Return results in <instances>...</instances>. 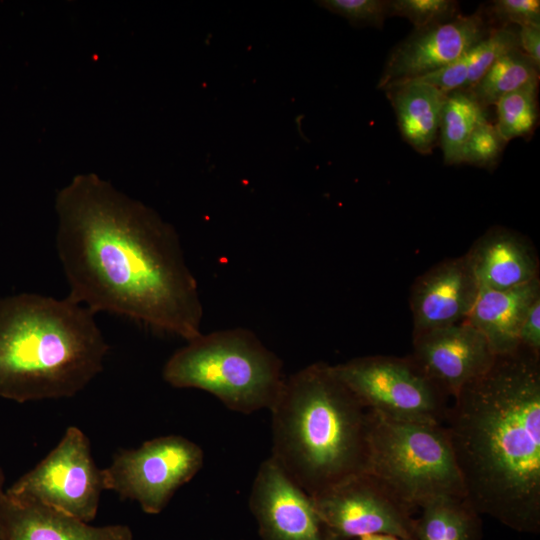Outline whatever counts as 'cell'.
Returning a JSON list of instances; mask_svg holds the SVG:
<instances>
[{"label":"cell","instance_id":"6da1fadb","mask_svg":"<svg viewBox=\"0 0 540 540\" xmlns=\"http://www.w3.org/2000/svg\"><path fill=\"white\" fill-rule=\"evenodd\" d=\"M56 249L72 301L186 342L203 306L175 228L97 175L81 174L57 196Z\"/></svg>","mask_w":540,"mask_h":540},{"label":"cell","instance_id":"7a4b0ae2","mask_svg":"<svg viewBox=\"0 0 540 540\" xmlns=\"http://www.w3.org/2000/svg\"><path fill=\"white\" fill-rule=\"evenodd\" d=\"M465 498L522 533L540 531V356H496L466 385L445 422Z\"/></svg>","mask_w":540,"mask_h":540},{"label":"cell","instance_id":"3957f363","mask_svg":"<svg viewBox=\"0 0 540 540\" xmlns=\"http://www.w3.org/2000/svg\"><path fill=\"white\" fill-rule=\"evenodd\" d=\"M95 314L68 297L21 293L0 300V397L18 403L71 398L109 351Z\"/></svg>","mask_w":540,"mask_h":540},{"label":"cell","instance_id":"277c9868","mask_svg":"<svg viewBox=\"0 0 540 540\" xmlns=\"http://www.w3.org/2000/svg\"><path fill=\"white\" fill-rule=\"evenodd\" d=\"M269 410L271 457L309 496L365 471L367 410L332 365L313 363L285 377Z\"/></svg>","mask_w":540,"mask_h":540},{"label":"cell","instance_id":"5b68a950","mask_svg":"<svg viewBox=\"0 0 540 540\" xmlns=\"http://www.w3.org/2000/svg\"><path fill=\"white\" fill-rule=\"evenodd\" d=\"M175 388L206 391L243 414L270 409L285 380L281 359L244 327L201 333L177 349L162 370Z\"/></svg>","mask_w":540,"mask_h":540},{"label":"cell","instance_id":"8992f818","mask_svg":"<svg viewBox=\"0 0 540 540\" xmlns=\"http://www.w3.org/2000/svg\"><path fill=\"white\" fill-rule=\"evenodd\" d=\"M365 471L413 512L439 496L465 497L444 424L366 414Z\"/></svg>","mask_w":540,"mask_h":540},{"label":"cell","instance_id":"52a82bcc","mask_svg":"<svg viewBox=\"0 0 540 540\" xmlns=\"http://www.w3.org/2000/svg\"><path fill=\"white\" fill-rule=\"evenodd\" d=\"M332 368L366 410L398 420L445 422L448 396L410 356L357 357Z\"/></svg>","mask_w":540,"mask_h":540},{"label":"cell","instance_id":"ba28073f","mask_svg":"<svg viewBox=\"0 0 540 540\" xmlns=\"http://www.w3.org/2000/svg\"><path fill=\"white\" fill-rule=\"evenodd\" d=\"M105 491L87 435L77 426L66 429L54 448L19 477L6 494L91 523Z\"/></svg>","mask_w":540,"mask_h":540},{"label":"cell","instance_id":"9c48e42d","mask_svg":"<svg viewBox=\"0 0 540 540\" xmlns=\"http://www.w3.org/2000/svg\"><path fill=\"white\" fill-rule=\"evenodd\" d=\"M203 462V450L193 441L180 435L156 437L113 455L102 469L105 490L137 502L147 514H158Z\"/></svg>","mask_w":540,"mask_h":540},{"label":"cell","instance_id":"30bf717a","mask_svg":"<svg viewBox=\"0 0 540 540\" xmlns=\"http://www.w3.org/2000/svg\"><path fill=\"white\" fill-rule=\"evenodd\" d=\"M311 498L333 540L370 534L415 540L413 511L367 472L355 474Z\"/></svg>","mask_w":540,"mask_h":540},{"label":"cell","instance_id":"8fae6325","mask_svg":"<svg viewBox=\"0 0 540 540\" xmlns=\"http://www.w3.org/2000/svg\"><path fill=\"white\" fill-rule=\"evenodd\" d=\"M495 28L483 6L473 14L424 29H414L390 53L377 87L433 73L457 60Z\"/></svg>","mask_w":540,"mask_h":540},{"label":"cell","instance_id":"7c38bea8","mask_svg":"<svg viewBox=\"0 0 540 540\" xmlns=\"http://www.w3.org/2000/svg\"><path fill=\"white\" fill-rule=\"evenodd\" d=\"M249 503L262 540H333L312 498L271 456L260 464Z\"/></svg>","mask_w":540,"mask_h":540},{"label":"cell","instance_id":"4fadbf2b","mask_svg":"<svg viewBox=\"0 0 540 540\" xmlns=\"http://www.w3.org/2000/svg\"><path fill=\"white\" fill-rule=\"evenodd\" d=\"M410 357L453 398L485 374L496 359L486 338L465 321L413 334Z\"/></svg>","mask_w":540,"mask_h":540},{"label":"cell","instance_id":"5bb4252c","mask_svg":"<svg viewBox=\"0 0 540 540\" xmlns=\"http://www.w3.org/2000/svg\"><path fill=\"white\" fill-rule=\"evenodd\" d=\"M479 290L466 255L437 263L420 275L411 288L413 334L465 321Z\"/></svg>","mask_w":540,"mask_h":540},{"label":"cell","instance_id":"9a60e30c","mask_svg":"<svg viewBox=\"0 0 540 540\" xmlns=\"http://www.w3.org/2000/svg\"><path fill=\"white\" fill-rule=\"evenodd\" d=\"M0 540H134V537L127 525H91L59 511L13 499L6 494L1 514Z\"/></svg>","mask_w":540,"mask_h":540},{"label":"cell","instance_id":"2e32d148","mask_svg":"<svg viewBox=\"0 0 540 540\" xmlns=\"http://www.w3.org/2000/svg\"><path fill=\"white\" fill-rule=\"evenodd\" d=\"M465 255L480 288L504 290L538 278L539 262L532 247L503 227L486 231Z\"/></svg>","mask_w":540,"mask_h":540},{"label":"cell","instance_id":"e0dca14e","mask_svg":"<svg viewBox=\"0 0 540 540\" xmlns=\"http://www.w3.org/2000/svg\"><path fill=\"white\" fill-rule=\"evenodd\" d=\"M540 298V280L504 290L480 288L465 322L488 341L496 356L517 352L519 331L532 304Z\"/></svg>","mask_w":540,"mask_h":540},{"label":"cell","instance_id":"ac0fdd59","mask_svg":"<svg viewBox=\"0 0 540 540\" xmlns=\"http://www.w3.org/2000/svg\"><path fill=\"white\" fill-rule=\"evenodd\" d=\"M386 93L403 139L418 153L430 154L438 143L446 94L419 79L389 85Z\"/></svg>","mask_w":540,"mask_h":540},{"label":"cell","instance_id":"d6986e66","mask_svg":"<svg viewBox=\"0 0 540 540\" xmlns=\"http://www.w3.org/2000/svg\"><path fill=\"white\" fill-rule=\"evenodd\" d=\"M518 47L516 29L512 26L497 27L457 60L415 79L429 83L445 94L454 90H469L500 56Z\"/></svg>","mask_w":540,"mask_h":540},{"label":"cell","instance_id":"ffe728a7","mask_svg":"<svg viewBox=\"0 0 540 540\" xmlns=\"http://www.w3.org/2000/svg\"><path fill=\"white\" fill-rule=\"evenodd\" d=\"M415 521V540H480V514L465 497L439 496L420 508Z\"/></svg>","mask_w":540,"mask_h":540},{"label":"cell","instance_id":"44dd1931","mask_svg":"<svg viewBox=\"0 0 540 540\" xmlns=\"http://www.w3.org/2000/svg\"><path fill=\"white\" fill-rule=\"evenodd\" d=\"M487 116V108L469 90L446 94L438 135L445 164H460L465 143L474 129L488 120Z\"/></svg>","mask_w":540,"mask_h":540},{"label":"cell","instance_id":"7402d4cb","mask_svg":"<svg viewBox=\"0 0 540 540\" xmlns=\"http://www.w3.org/2000/svg\"><path fill=\"white\" fill-rule=\"evenodd\" d=\"M533 82H539V68L518 47L500 56L469 91L488 108L504 95Z\"/></svg>","mask_w":540,"mask_h":540},{"label":"cell","instance_id":"603a6c76","mask_svg":"<svg viewBox=\"0 0 540 540\" xmlns=\"http://www.w3.org/2000/svg\"><path fill=\"white\" fill-rule=\"evenodd\" d=\"M538 83L527 84L501 97L495 104V126L505 142L531 134L538 121Z\"/></svg>","mask_w":540,"mask_h":540},{"label":"cell","instance_id":"cb8c5ba5","mask_svg":"<svg viewBox=\"0 0 540 540\" xmlns=\"http://www.w3.org/2000/svg\"><path fill=\"white\" fill-rule=\"evenodd\" d=\"M452 0H389V17L407 18L416 30L444 23L458 16Z\"/></svg>","mask_w":540,"mask_h":540},{"label":"cell","instance_id":"d4e9b609","mask_svg":"<svg viewBox=\"0 0 540 540\" xmlns=\"http://www.w3.org/2000/svg\"><path fill=\"white\" fill-rule=\"evenodd\" d=\"M504 143L495 124L486 120L474 129L465 143L460 164L467 163L485 168L494 166L501 155Z\"/></svg>","mask_w":540,"mask_h":540},{"label":"cell","instance_id":"484cf974","mask_svg":"<svg viewBox=\"0 0 540 540\" xmlns=\"http://www.w3.org/2000/svg\"><path fill=\"white\" fill-rule=\"evenodd\" d=\"M316 3L357 27L382 28L389 17V0H320Z\"/></svg>","mask_w":540,"mask_h":540},{"label":"cell","instance_id":"4316f807","mask_svg":"<svg viewBox=\"0 0 540 540\" xmlns=\"http://www.w3.org/2000/svg\"><path fill=\"white\" fill-rule=\"evenodd\" d=\"M497 27L516 25L519 28L540 24V1L538 0H496L487 12Z\"/></svg>","mask_w":540,"mask_h":540},{"label":"cell","instance_id":"83f0119b","mask_svg":"<svg viewBox=\"0 0 540 540\" xmlns=\"http://www.w3.org/2000/svg\"><path fill=\"white\" fill-rule=\"evenodd\" d=\"M519 342L521 347L540 356V298L532 304L522 322Z\"/></svg>","mask_w":540,"mask_h":540},{"label":"cell","instance_id":"f1b7e54d","mask_svg":"<svg viewBox=\"0 0 540 540\" xmlns=\"http://www.w3.org/2000/svg\"><path fill=\"white\" fill-rule=\"evenodd\" d=\"M517 35L521 51L540 68V24L520 27Z\"/></svg>","mask_w":540,"mask_h":540},{"label":"cell","instance_id":"f546056e","mask_svg":"<svg viewBox=\"0 0 540 540\" xmlns=\"http://www.w3.org/2000/svg\"><path fill=\"white\" fill-rule=\"evenodd\" d=\"M6 489L7 488L5 487L4 471L0 467V523H1V514H2L3 503H4V500H5V496H6Z\"/></svg>","mask_w":540,"mask_h":540},{"label":"cell","instance_id":"4dcf8cb0","mask_svg":"<svg viewBox=\"0 0 540 540\" xmlns=\"http://www.w3.org/2000/svg\"><path fill=\"white\" fill-rule=\"evenodd\" d=\"M359 540H403L399 537L389 534H370L359 538Z\"/></svg>","mask_w":540,"mask_h":540}]
</instances>
